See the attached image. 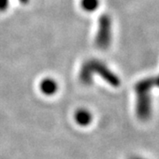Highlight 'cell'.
<instances>
[{"instance_id": "1", "label": "cell", "mask_w": 159, "mask_h": 159, "mask_svg": "<svg viewBox=\"0 0 159 159\" xmlns=\"http://www.w3.org/2000/svg\"><path fill=\"white\" fill-rule=\"evenodd\" d=\"M97 74L114 88L120 86L119 77L108 66L97 58H91L82 64L79 72L80 81L85 85L93 83L94 75Z\"/></svg>"}, {"instance_id": "2", "label": "cell", "mask_w": 159, "mask_h": 159, "mask_svg": "<svg viewBox=\"0 0 159 159\" xmlns=\"http://www.w3.org/2000/svg\"><path fill=\"white\" fill-rule=\"evenodd\" d=\"M157 86V77H148L141 80L134 86L136 95L135 111L137 117L147 120L151 114V91Z\"/></svg>"}, {"instance_id": "3", "label": "cell", "mask_w": 159, "mask_h": 159, "mask_svg": "<svg viewBox=\"0 0 159 159\" xmlns=\"http://www.w3.org/2000/svg\"><path fill=\"white\" fill-rule=\"evenodd\" d=\"M112 41V20L110 15L102 14L98 20V29L95 43L100 50H107Z\"/></svg>"}, {"instance_id": "4", "label": "cell", "mask_w": 159, "mask_h": 159, "mask_svg": "<svg viewBox=\"0 0 159 159\" xmlns=\"http://www.w3.org/2000/svg\"><path fill=\"white\" fill-rule=\"evenodd\" d=\"M58 89V85L57 82L52 78L47 77L42 80L40 83V90L41 92L48 97H51L52 95L57 93Z\"/></svg>"}, {"instance_id": "5", "label": "cell", "mask_w": 159, "mask_h": 159, "mask_svg": "<svg viewBox=\"0 0 159 159\" xmlns=\"http://www.w3.org/2000/svg\"><path fill=\"white\" fill-rule=\"evenodd\" d=\"M75 120L79 125H88L92 120V115L87 109H79L75 112Z\"/></svg>"}, {"instance_id": "6", "label": "cell", "mask_w": 159, "mask_h": 159, "mask_svg": "<svg viewBox=\"0 0 159 159\" xmlns=\"http://www.w3.org/2000/svg\"><path fill=\"white\" fill-rule=\"evenodd\" d=\"M80 7L87 12H94L100 6V0H80Z\"/></svg>"}, {"instance_id": "7", "label": "cell", "mask_w": 159, "mask_h": 159, "mask_svg": "<svg viewBox=\"0 0 159 159\" xmlns=\"http://www.w3.org/2000/svg\"><path fill=\"white\" fill-rule=\"evenodd\" d=\"M10 5V0H0V11H6Z\"/></svg>"}, {"instance_id": "8", "label": "cell", "mask_w": 159, "mask_h": 159, "mask_svg": "<svg viewBox=\"0 0 159 159\" xmlns=\"http://www.w3.org/2000/svg\"><path fill=\"white\" fill-rule=\"evenodd\" d=\"M19 1H20V3L22 4V5H28L30 0H19Z\"/></svg>"}, {"instance_id": "9", "label": "cell", "mask_w": 159, "mask_h": 159, "mask_svg": "<svg viewBox=\"0 0 159 159\" xmlns=\"http://www.w3.org/2000/svg\"><path fill=\"white\" fill-rule=\"evenodd\" d=\"M132 159H142V158H139V157H134V158H132Z\"/></svg>"}]
</instances>
